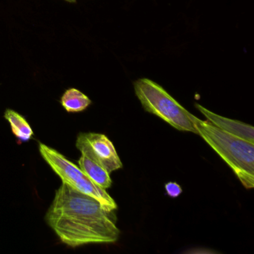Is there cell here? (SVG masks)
<instances>
[{"label":"cell","instance_id":"cell-1","mask_svg":"<svg viewBox=\"0 0 254 254\" xmlns=\"http://www.w3.org/2000/svg\"><path fill=\"white\" fill-rule=\"evenodd\" d=\"M46 221L60 240L71 248L115 243L120 237L114 211L64 183L56 190Z\"/></svg>","mask_w":254,"mask_h":254},{"label":"cell","instance_id":"cell-2","mask_svg":"<svg viewBox=\"0 0 254 254\" xmlns=\"http://www.w3.org/2000/svg\"><path fill=\"white\" fill-rule=\"evenodd\" d=\"M197 131L205 142L226 162L242 185L254 187V143L220 130L209 122L190 114Z\"/></svg>","mask_w":254,"mask_h":254},{"label":"cell","instance_id":"cell-3","mask_svg":"<svg viewBox=\"0 0 254 254\" xmlns=\"http://www.w3.org/2000/svg\"><path fill=\"white\" fill-rule=\"evenodd\" d=\"M133 88L147 112L157 116L177 130L197 134L190 113L157 83L148 78H139L133 83Z\"/></svg>","mask_w":254,"mask_h":254},{"label":"cell","instance_id":"cell-4","mask_svg":"<svg viewBox=\"0 0 254 254\" xmlns=\"http://www.w3.org/2000/svg\"><path fill=\"white\" fill-rule=\"evenodd\" d=\"M39 151L43 159L59 175L64 184L96 199L108 210L115 211L118 209L115 200L107 192L106 190L94 184L80 168L57 150L40 143Z\"/></svg>","mask_w":254,"mask_h":254},{"label":"cell","instance_id":"cell-5","mask_svg":"<svg viewBox=\"0 0 254 254\" xmlns=\"http://www.w3.org/2000/svg\"><path fill=\"white\" fill-rule=\"evenodd\" d=\"M76 147L81 154L100 165L110 174L123 168V163L114 144L105 134L79 133L77 137Z\"/></svg>","mask_w":254,"mask_h":254},{"label":"cell","instance_id":"cell-6","mask_svg":"<svg viewBox=\"0 0 254 254\" xmlns=\"http://www.w3.org/2000/svg\"><path fill=\"white\" fill-rule=\"evenodd\" d=\"M195 108L206 117L208 122L220 130L254 143V128L252 126L221 117L195 103Z\"/></svg>","mask_w":254,"mask_h":254},{"label":"cell","instance_id":"cell-7","mask_svg":"<svg viewBox=\"0 0 254 254\" xmlns=\"http://www.w3.org/2000/svg\"><path fill=\"white\" fill-rule=\"evenodd\" d=\"M78 165L81 170L96 185L104 190H108L112 186V179L110 173L100 165L81 154Z\"/></svg>","mask_w":254,"mask_h":254},{"label":"cell","instance_id":"cell-8","mask_svg":"<svg viewBox=\"0 0 254 254\" xmlns=\"http://www.w3.org/2000/svg\"><path fill=\"white\" fill-rule=\"evenodd\" d=\"M4 117L9 123L12 133L20 142H29L32 139L34 135L33 130L23 116L15 111L7 109Z\"/></svg>","mask_w":254,"mask_h":254},{"label":"cell","instance_id":"cell-9","mask_svg":"<svg viewBox=\"0 0 254 254\" xmlns=\"http://www.w3.org/2000/svg\"><path fill=\"white\" fill-rule=\"evenodd\" d=\"M91 100L80 90L75 88L66 90L62 97V105L67 112H81L87 109Z\"/></svg>","mask_w":254,"mask_h":254},{"label":"cell","instance_id":"cell-10","mask_svg":"<svg viewBox=\"0 0 254 254\" xmlns=\"http://www.w3.org/2000/svg\"><path fill=\"white\" fill-rule=\"evenodd\" d=\"M166 193L171 197H177L183 192L182 188L175 182H169L165 185Z\"/></svg>","mask_w":254,"mask_h":254},{"label":"cell","instance_id":"cell-11","mask_svg":"<svg viewBox=\"0 0 254 254\" xmlns=\"http://www.w3.org/2000/svg\"><path fill=\"white\" fill-rule=\"evenodd\" d=\"M66 2H70V3H74L76 2V0H64Z\"/></svg>","mask_w":254,"mask_h":254}]
</instances>
